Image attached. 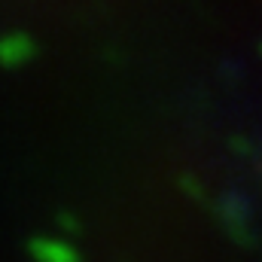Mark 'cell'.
<instances>
[{"mask_svg": "<svg viewBox=\"0 0 262 262\" xmlns=\"http://www.w3.org/2000/svg\"><path fill=\"white\" fill-rule=\"evenodd\" d=\"M34 55V40L21 31L3 34L0 37V64L3 67H21L25 61H31Z\"/></svg>", "mask_w": 262, "mask_h": 262, "instance_id": "6da1fadb", "label": "cell"}, {"mask_svg": "<svg viewBox=\"0 0 262 262\" xmlns=\"http://www.w3.org/2000/svg\"><path fill=\"white\" fill-rule=\"evenodd\" d=\"M31 256L34 262H76L73 250L61 241H49V238H37L31 241Z\"/></svg>", "mask_w": 262, "mask_h": 262, "instance_id": "7a4b0ae2", "label": "cell"}]
</instances>
